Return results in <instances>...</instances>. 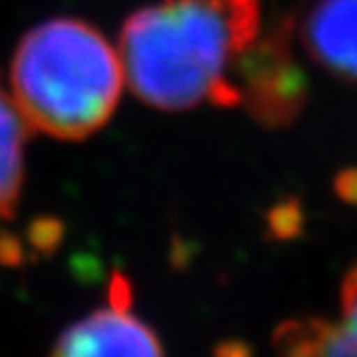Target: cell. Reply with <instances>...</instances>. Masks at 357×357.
I'll return each instance as SVG.
<instances>
[{
    "label": "cell",
    "mask_w": 357,
    "mask_h": 357,
    "mask_svg": "<svg viewBox=\"0 0 357 357\" xmlns=\"http://www.w3.org/2000/svg\"><path fill=\"white\" fill-rule=\"evenodd\" d=\"M258 38L260 0H158L128 17L119 59L132 93L155 109L234 107V75Z\"/></svg>",
    "instance_id": "6da1fadb"
},
{
    "label": "cell",
    "mask_w": 357,
    "mask_h": 357,
    "mask_svg": "<svg viewBox=\"0 0 357 357\" xmlns=\"http://www.w3.org/2000/svg\"><path fill=\"white\" fill-rule=\"evenodd\" d=\"M119 52L79 19H49L19 42L12 98L35 130L84 139L112 119L123 89Z\"/></svg>",
    "instance_id": "7a4b0ae2"
},
{
    "label": "cell",
    "mask_w": 357,
    "mask_h": 357,
    "mask_svg": "<svg viewBox=\"0 0 357 357\" xmlns=\"http://www.w3.org/2000/svg\"><path fill=\"white\" fill-rule=\"evenodd\" d=\"M56 355L96 357V355H160L162 346L155 332L132 313L130 281L114 274L109 304L70 325L54 346Z\"/></svg>",
    "instance_id": "3957f363"
},
{
    "label": "cell",
    "mask_w": 357,
    "mask_h": 357,
    "mask_svg": "<svg viewBox=\"0 0 357 357\" xmlns=\"http://www.w3.org/2000/svg\"><path fill=\"white\" fill-rule=\"evenodd\" d=\"M239 105L269 123H283L295 116L304 100V77L281 42L267 40L248 49L234 75Z\"/></svg>",
    "instance_id": "277c9868"
},
{
    "label": "cell",
    "mask_w": 357,
    "mask_h": 357,
    "mask_svg": "<svg viewBox=\"0 0 357 357\" xmlns=\"http://www.w3.org/2000/svg\"><path fill=\"white\" fill-rule=\"evenodd\" d=\"M302 40L325 70L357 82V0H318L302 24Z\"/></svg>",
    "instance_id": "5b68a950"
},
{
    "label": "cell",
    "mask_w": 357,
    "mask_h": 357,
    "mask_svg": "<svg viewBox=\"0 0 357 357\" xmlns=\"http://www.w3.org/2000/svg\"><path fill=\"white\" fill-rule=\"evenodd\" d=\"M28 123L0 82V218H12L24 185Z\"/></svg>",
    "instance_id": "8992f818"
}]
</instances>
